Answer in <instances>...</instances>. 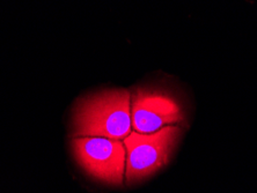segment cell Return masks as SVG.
<instances>
[{"label": "cell", "mask_w": 257, "mask_h": 193, "mask_svg": "<svg viewBox=\"0 0 257 193\" xmlns=\"http://www.w3.org/2000/svg\"><path fill=\"white\" fill-rule=\"evenodd\" d=\"M184 113L179 101L165 90L137 88L131 94L132 128L138 133H153L168 125H180Z\"/></svg>", "instance_id": "4"}, {"label": "cell", "mask_w": 257, "mask_h": 193, "mask_svg": "<svg viewBox=\"0 0 257 193\" xmlns=\"http://www.w3.org/2000/svg\"><path fill=\"white\" fill-rule=\"evenodd\" d=\"M72 135L125 139L132 130L131 93L126 89L103 90L75 104Z\"/></svg>", "instance_id": "1"}, {"label": "cell", "mask_w": 257, "mask_h": 193, "mask_svg": "<svg viewBox=\"0 0 257 193\" xmlns=\"http://www.w3.org/2000/svg\"><path fill=\"white\" fill-rule=\"evenodd\" d=\"M75 161L92 178L120 186L126 168L124 142L100 137H78L71 142Z\"/></svg>", "instance_id": "3"}, {"label": "cell", "mask_w": 257, "mask_h": 193, "mask_svg": "<svg viewBox=\"0 0 257 193\" xmlns=\"http://www.w3.org/2000/svg\"><path fill=\"white\" fill-rule=\"evenodd\" d=\"M181 134L180 125H168L153 133L131 132L123 141L126 149V184L141 183L168 164Z\"/></svg>", "instance_id": "2"}]
</instances>
